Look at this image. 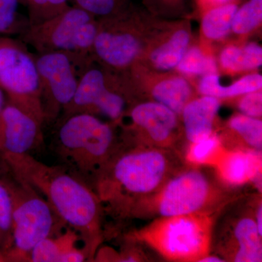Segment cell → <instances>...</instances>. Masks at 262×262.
<instances>
[{
    "label": "cell",
    "instance_id": "obj_17",
    "mask_svg": "<svg viewBox=\"0 0 262 262\" xmlns=\"http://www.w3.org/2000/svg\"><path fill=\"white\" fill-rule=\"evenodd\" d=\"M190 42L191 33L188 27H178L150 51L149 64L159 72L174 70L180 63Z\"/></svg>",
    "mask_w": 262,
    "mask_h": 262
},
{
    "label": "cell",
    "instance_id": "obj_9",
    "mask_svg": "<svg viewBox=\"0 0 262 262\" xmlns=\"http://www.w3.org/2000/svg\"><path fill=\"white\" fill-rule=\"evenodd\" d=\"M98 64L95 62L84 72L75 96L58 120L86 113L103 115L117 125L121 121L132 101L127 84L121 73Z\"/></svg>",
    "mask_w": 262,
    "mask_h": 262
},
{
    "label": "cell",
    "instance_id": "obj_16",
    "mask_svg": "<svg viewBox=\"0 0 262 262\" xmlns=\"http://www.w3.org/2000/svg\"><path fill=\"white\" fill-rule=\"evenodd\" d=\"M261 151L237 150L225 155L218 166V176L224 184L241 186L256 182L261 172Z\"/></svg>",
    "mask_w": 262,
    "mask_h": 262
},
{
    "label": "cell",
    "instance_id": "obj_21",
    "mask_svg": "<svg viewBox=\"0 0 262 262\" xmlns=\"http://www.w3.org/2000/svg\"><path fill=\"white\" fill-rule=\"evenodd\" d=\"M81 241L75 230L67 227L64 232L46 237L38 243L29 256L32 262H61V258Z\"/></svg>",
    "mask_w": 262,
    "mask_h": 262
},
{
    "label": "cell",
    "instance_id": "obj_11",
    "mask_svg": "<svg viewBox=\"0 0 262 262\" xmlns=\"http://www.w3.org/2000/svg\"><path fill=\"white\" fill-rule=\"evenodd\" d=\"M160 219L143 235L165 257L176 261H198L206 256L211 225L208 214Z\"/></svg>",
    "mask_w": 262,
    "mask_h": 262
},
{
    "label": "cell",
    "instance_id": "obj_30",
    "mask_svg": "<svg viewBox=\"0 0 262 262\" xmlns=\"http://www.w3.org/2000/svg\"><path fill=\"white\" fill-rule=\"evenodd\" d=\"M220 140L218 136H211L198 142L191 144L188 152V159L195 164H206L213 159L220 148Z\"/></svg>",
    "mask_w": 262,
    "mask_h": 262
},
{
    "label": "cell",
    "instance_id": "obj_6",
    "mask_svg": "<svg viewBox=\"0 0 262 262\" xmlns=\"http://www.w3.org/2000/svg\"><path fill=\"white\" fill-rule=\"evenodd\" d=\"M214 178L213 173L206 169L183 170L172 176L158 192L140 204L151 201V213L160 218L207 214L213 207L220 205L224 196Z\"/></svg>",
    "mask_w": 262,
    "mask_h": 262
},
{
    "label": "cell",
    "instance_id": "obj_1",
    "mask_svg": "<svg viewBox=\"0 0 262 262\" xmlns=\"http://www.w3.org/2000/svg\"><path fill=\"white\" fill-rule=\"evenodd\" d=\"M17 178L34 188L58 218L75 230L89 261L102 239L103 207L94 189L63 166L48 165L32 155L3 156Z\"/></svg>",
    "mask_w": 262,
    "mask_h": 262
},
{
    "label": "cell",
    "instance_id": "obj_5",
    "mask_svg": "<svg viewBox=\"0 0 262 262\" xmlns=\"http://www.w3.org/2000/svg\"><path fill=\"white\" fill-rule=\"evenodd\" d=\"M143 19L142 13L132 4L117 14L98 18L94 61L117 72L139 61L146 50Z\"/></svg>",
    "mask_w": 262,
    "mask_h": 262
},
{
    "label": "cell",
    "instance_id": "obj_14",
    "mask_svg": "<svg viewBox=\"0 0 262 262\" xmlns=\"http://www.w3.org/2000/svg\"><path fill=\"white\" fill-rule=\"evenodd\" d=\"M230 238L222 258L235 262H259L262 259L261 237L254 215H239L230 222Z\"/></svg>",
    "mask_w": 262,
    "mask_h": 262
},
{
    "label": "cell",
    "instance_id": "obj_26",
    "mask_svg": "<svg viewBox=\"0 0 262 262\" xmlns=\"http://www.w3.org/2000/svg\"><path fill=\"white\" fill-rule=\"evenodd\" d=\"M18 0H0V35L20 36L29 28L28 17L18 12Z\"/></svg>",
    "mask_w": 262,
    "mask_h": 262
},
{
    "label": "cell",
    "instance_id": "obj_8",
    "mask_svg": "<svg viewBox=\"0 0 262 262\" xmlns=\"http://www.w3.org/2000/svg\"><path fill=\"white\" fill-rule=\"evenodd\" d=\"M35 57L44 125L55 124L75 96L81 77L96 61L90 55L61 51Z\"/></svg>",
    "mask_w": 262,
    "mask_h": 262
},
{
    "label": "cell",
    "instance_id": "obj_38",
    "mask_svg": "<svg viewBox=\"0 0 262 262\" xmlns=\"http://www.w3.org/2000/svg\"><path fill=\"white\" fill-rule=\"evenodd\" d=\"M1 261H5L4 256H3V253H2L1 251H0V262Z\"/></svg>",
    "mask_w": 262,
    "mask_h": 262
},
{
    "label": "cell",
    "instance_id": "obj_22",
    "mask_svg": "<svg viewBox=\"0 0 262 262\" xmlns=\"http://www.w3.org/2000/svg\"><path fill=\"white\" fill-rule=\"evenodd\" d=\"M242 1L215 7L203 12L201 29L204 37L210 40H220L227 37L232 31L234 15Z\"/></svg>",
    "mask_w": 262,
    "mask_h": 262
},
{
    "label": "cell",
    "instance_id": "obj_37",
    "mask_svg": "<svg viewBox=\"0 0 262 262\" xmlns=\"http://www.w3.org/2000/svg\"><path fill=\"white\" fill-rule=\"evenodd\" d=\"M6 168V162L3 158V155L0 153V174L3 173V171Z\"/></svg>",
    "mask_w": 262,
    "mask_h": 262
},
{
    "label": "cell",
    "instance_id": "obj_12",
    "mask_svg": "<svg viewBox=\"0 0 262 262\" xmlns=\"http://www.w3.org/2000/svg\"><path fill=\"white\" fill-rule=\"evenodd\" d=\"M44 122L7 101L0 115V153L30 154L43 142Z\"/></svg>",
    "mask_w": 262,
    "mask_h": 262
},
{
    "label": "cell",
    "instance_id": "obj_36",
    "mask_svg": "<svg viewBox=\"0 0 262 262\" xmlns=\"http://www.w3.org/2000/svg\"><path fill=\"white\" fill-rule=\"evenodd\" d=\"M6 101H5V94L3 92V90L0 89V115H1L2 112H3Z\"/></svg>",
    "mask_w": 262,
    "mask_h": 262
},
{
    "label": "cell",
    "instance_id": "obj_3",
    "mask_svg": "<svg viewBox=\"0 0 262 262\" xmlns=\"http://www.w3.org/2000/svg\"><path fill=\"white\" fill-rule=\"evenodd\" d=\"M53 146L67 170L90 187L120 144L115 125L86 113L57 120Z\"/></svg>",
    "mask_w": 262,
    "mask_h": 262
},
{
    "label": "cell",
    "instance_id": "obj_34",
    "mask_svg": "<svg viewBox=\"0 0 262 262\" xmlns=\"http://www.w3.org/2000/svg\"><path fill=\"white\" fill-rule=\"evenodd\" d=\"M255 221H256V226L258 233L262 236V206L261 204L258 205L256 209L254 211Z\"/></svg>",
    "mask_w": 262,
    "mask_h": 262
},
{
    "label": "cell",
    "instance_id": "obj_35",
    "mask_svg": "<svg viewBox=\"0 0 262 262\" xmlns=\"http://www.w3.org/2000/svg\"><path fill=\"white\" fill-rule=\"evenodd\" d=\"M200 262H224L226 261L224 258L216 255H210V256H205L199 260Z\"/></svg>",
    "mask_w": 262,
    "mask_h": 262
},
{
    "label": "cell",
    "instance_id": "obj_2",
    "mask_svg": "<svg viewBox=\"0 0 262 262\" xmlns=\"http://www.w3.org/2000/svg\"><path fill=\"white\" fill-rule=\"evenodd\" d=\"M172 155L166 148L120 143L93 184L102 206L118 218L131 217L176 173Z\"/></svg>",
    "mask_w": 262,
    "mask_h": 262
},
{
    "label": "cell",
    "instance_id": "obj_19",
    "mask_svg": "<svg viewBox=\"0 0 262 262\" xmlns=\"http://www.w3.org/2000/svg\"><path fill=\"white\" fill-rule=\"evenodd\" d=\"M262 88V77L258 73H251L241 77L230 85L221 84L217 74L202 77L198 84V91L202 96L219 98L237 97L248 93L260 91Z\"/></svg>",
    "mask_w": 262,
    "mask_h": 262
},
{
    "label": "cell",
    "instance_id": "obj_18",
    "mask_svg": "<svg viewBox=\"0 0 262 262\" xmlns=\"http://www.w3.org/2000/svg\"><path fill=\"white\" fill-rule=\"evenodd\" d=\"M151 95L154 101L181 115L184 106L192 99L193 89L184 77L171 76L158 81L151 87Z\"/></svg>",
    "mask_w": 262,
    "mask_h": 262
},
{
    "label": "cell",
    "instance_id": "obj_29",
    "mask_svg": "<svg viewBox=\"0 0 262 262\" xmlns=\"http://www.w3.org/2000/svg\"><path fill=\"white\" fill-rule=\"evenodd\" d=\"M75 6L85 10L97 18L120 13L132 3L130 0H70Z\"/></svg>",
    "mask_w": 262,
    "mask_h": 262
},
{
    "label": "cell",
    "instance_id": "obj_15",
    "mask_svg": "<svg viewBox=\"0 0 262 262\" xmlns=\"http://www.w3.org/2000/svg\"><path fill=\"white\" fill-rule=\"evenodd\" d=\"M220 108V99L208 96L192 99L184 106L181 115L186 137L190 144L213 134V125Z\"/></svg>",
    "mask_w": 262,
    "mask_h": 262
},
{
    "label": "cell",
    "instance_id": "obj_10",
    "mask_svg": "<svg viewBox=\"0 0 262 262\" xmlns=\"http://www.w3.org/2000/svg\"><path fill=\"white\" fill-rule=\"evenodd\" d=\"M0 89L7 101L44 122L35 54L18 37L0 35Z\"/></svg>",
    "mask_w": 262,
    "mask_h": 262
},
{
    "label": "cell",
    "instance_id": "obj_28",
    "mask_svg": "<svg viewBox=\"0 0 262 262\" xmlns=\"http://www.w3.org/2000/svg\"><path fill=\"white\" fill-rule=\"evenodd\" d=\"M28 11L30 26L37 25L70 7V0H18Z\"/></svg>",
    "mask_w": 262,
    "mask_h": 262
},
{
    "label": "cell",
    "instance_id": "obj_31",
    "mask_svg": "<svg viewBox=\"0 0 262 262\" xmlns=\"http://www.w3.org/2000/svg\"><path fill=\"white\" fill-rule=\"evenodd\" d=\"M187 0H143L146 8L154 14L177 15L186 9Z\"/></svg>",
    "mask_w": 262,
    "mask_h": 262
},
{
    "label": "cell",
    "instance_id": "obj_4",
    "mask_svg": "<svg viewBox=\"0 0 262 262\" xmlns=\"http://www.w3.org/2000/svg\"><path fill=\"white\" fill-rule=\"evenodd\" d=\"M13 203V243L5 261H29L34 246L67 227L34 188L11 173L6 178Z\"/></svg>",
    "mask_w": 262,
    "mask_h": 262
},
{
    "label": "cell",
    "instance_id": "obj_20",
    "mask_svg": "<svg viewBox=\"0 0 262 262\" xmlns=\"http://www.w3.org/2000/svg\"><path fill=\"white\" fill-rule=\"evenodd\" d=\"M220 63L224 70L234 73L257 70L262 65V48L256 42L227 46L220 53Z\"/></svg>",
    "mask_w": 262,
    "mask_h": 262
},
{
    "label": "cell",
    "instance_id": "obj_32",
    "mask_svg": "<svg viewBox=\"0 0 262 262\" xmlns=\"http://www.w3.org/2000/svg\"><path fill=\"white\" fill-rule=\"evenodd\" d=\"M241 113L247 116L259 118L262 115V94L260 91L241 96L238 103Z\"/></svg>",
    "mask_w": 262,
    "mask_h": 262
},
{
    "label": "cell",
    "instance_id": "obj_24",
    "mask_svg": "<svg viewBox=\"0 0 262 262\" xmlns=\"http://www.w3.org/2000/svg\"><path fill=\"white\" fill-rule=\"evenodd\" d=\"M176 69L183 75L191 77H203L211 74H217V64L214 58L206 54L198 46L188 48Z\"/></svg>",
    "mask_w": 262,
    "mask_h": 262
},
{
    "label": "cell",
    "instance_id": "obj_33",
    "mask_svg": "<svg viewBox=\"0 0 262 262\" xmlns=\"http://www.w3.org/2000/svg\"><path fill=\"white\" fill-rule=\"evenodd\" d=\"M196 7L201 12H205L207 10L221 6L234 2L242 1V0H194Z\"/></svg>",
    "mask_w": 262,
    "mask_h": 262
},
{
    "label": "cell",
    "instance_id": "obj_25",
    "mask_svg": "<svg viewBox=\"0 0 262 262\" xmlns=\"http://www.w3.org/2000/svg\"><path fill=\"white\" fill-rule=\"evenodd\" d=\"M262 0H244L239 5L232 21V31L246 35L261 25Z\"/></svg>",
    "mask_w": 262,
    "mask_h": 262
},
{
    "label": "cell",
    "instance_id": "obj_7",
    "mask_svg": "<svg viewBox=\"0 0 262 262\" xmlns=\"http://www.w3.org/2000/svg\"><path fill=\"white\" fill-rule=\"evenodd\" d=\"M98 32V18L72 5L37 25L29 26L19 39L36 53L67 52L93 56Z\"/></svg>",
    "mask_w": 262,
    "mask_h": 262
},
{
    "label": "cell",
    "instance_id": "obj_13",
    "mask_svg": "<svg viewBox=\"0 0 262 262\" xmlns=\"http://www.w3.org/2000/svg\"><path fill=\"white\" fill-rule=\"evenodd\" d=\"M132 121L129 130L149 138L155 146L172 143L178 130V115L156 101L136 103L127 110Z\"/></svg>",
    "mask_w": 262,
    "mask_h": 262
},
{
    "label": "cell",
    "instance_id": "obj_23",
    "mask_svg": "<svg viewBox=\"0 0 262 262\" xmlns=\"http://www.w3.org/2000/svg\"><path fill=\"white\" fill-rule=\"evenodd\" d=\"M10 174L0 177V251L4 258L13 243V203L6 182Z\"/></svg>",
    "mask_w": 262,
    "mask_h": 262
},
{
    "label": "cell",
    "instance_id": "obj_27",
    "mask_svg": "<svg viewBox=\"0 0 262 262\" xmlns=\"http://www.w3.org/2000/svg\"><path fill=\"white\" fill-rule=\"evenodd\" d=\"M229 127L243 139L250 149L261 151L262 121L256 118L237 114L229 120Z\"/></svg>",
    "mask_w": 262,
    "mask_h": 262
}]
</instances>
